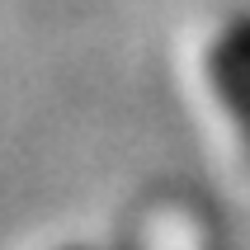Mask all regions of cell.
Returning <instances> with one entry per match:
<instances>
[{
	"label": "cell",
	"mask_w": 250,
	"mask_h": 250,
	"mask_svg": "<svg viewBox=\"0 0 250 250\" xmlns=\"http://www.w3.org/2000/svg\"><path fill=\"white\" fill-rule=\"evenodd\" d=\"M203 71H208L212 99L222 104V113L231 118L241 146L250 156V14H231L208 38Z\"/></svg>",
	"instance_id": "6da1fadb"
}]
</instances>
